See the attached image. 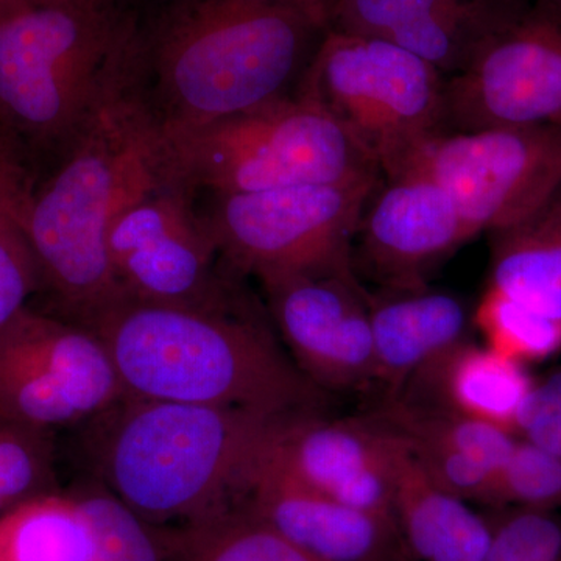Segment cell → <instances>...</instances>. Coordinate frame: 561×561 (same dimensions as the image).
<instances>
[{"mask_svg":"<svg viewBox=\"0 0 561 561\" xmlns=\"http://www.w3.org/2000/svg\"><path fill=\"white\" fill-rule=\"evenodd\" d=\"M83 327L105 343L124 397L272 416L317 413L319 387L253 301L217 312L121 300Z\"/></svg>","mask_w":561,"mask_h":561,"instance_id":"obj_1","label":"cell"},{"mask_svg":"<svg viewBox=\"0 0 561 561\" xmlns=\"http://www.w3.org/2000/svg\"><path fill=\"white\" fill-rule=\"evenodd\" d=\"M142 24L119 0L0 7V138L33 181L76 146L135 68Z\"/></svg>","mask_w":561,"mask_h":561,"instance_id":"obj_2","label":"cell"},{"mask_svg":"<svg viewBox=\"0 0 561 561\" xmlns=\"http://www.w3.org/2000/svg\"><path fill=\"white\" fill-rule=\"evenodd\" d=\"M142 27L135 83L160 130L294 94L328 32L297 11L243 0H181Z\"/></svg>","mask_w":561,"mask_h":561,"instance_id":"obj_3","label":"cell"},{"mask_svg":"<svg viewBox=\"0 0 561 561\" xmlns=\"http://www.w3.org/2000/svg\"><path fill=\"white\" fill-rule=\"evenodd\" d=\"M291 419L122 397L84 423V437L102 485L147 523L181 529L234 507Z\"/></svg>","mask_w":561,"mask_h":561,"instance_id":"obj_4","label":"cell"},{"mask_svg":"<svg viewBox=\"0 0 561 561\" xmlns=\"http://www.w3.org/2000/svg\"><path fill=\"white\" fill-rule=\"evenodd\" d=\"M135 72L136 65L69 153L33 181L25 208L41 291L57 316L80 324L122 300L106 236L117 210L153 169V124Z\"/></svg>","mask_w":561,"mask_h":561,"instance_id":"obj_5","label":"cell"},{"mask_svg":"<svg viewBox=\"0 0 561 561\" xmlns=\"http://www.w3.org/2000/svg\"><path fill=\"white\" fill-rule=\"evenodd\" d=\"M158 179L191 197L335 184L381 175L319 103L294 94L195 127H153Z\"/></svg>","mask_w":561,"mask_h":561,"instance_id":"obj_6","label":"cell"},{"mask_svg":"<svg viewBox=\"0 0 561 561\" xmlns=\"http://www.w3.org/2000/svg\"><path fill=\"white\" fill-rule=\"evenodd\" d=\"M446 77L404 47L328 31L297 94L328 111L386 176L445 127Z\"/></svg>","mask_w":561,"mask_h":561,"instance_id":"obj_7","label":"cell"},{"mask_svg":"<svg viewBox=\"0 0 561 561\" xmlns=\"http://www.w3.org/2000/svg\"><path fill=\"white\" fill-rule=\"evenodd\" d=\"M106 249L122 300L217 312L251 302L194 198L153 169L111 221Z\"/></svg>","mask_w":561,"mask_h":561,"instance_id":"obj_8","label":"cell"},{"mask_svg":"<svg viewBox=\"0 0 561 561\" xmlns=\"http://www.w3.org/2000/svg\"><path fill=\"white\" fill-rule=\"evenodd\" d=\"M379 181L381 175L192 198L232 272L264 279L351 260Z\"/></svg>","mask_w":561,"mask_h":561,"instance_id":"obj_9","label":"cell"},{"mask_svg":"<svg viewBox=\"0 0 561 561\" xmlns=\"http://www.w3.org/2000/svg\"><path fill=\"white\" fill-rule=\"evenodd\" d=\"M122 397L108 350L90 328L28 306L0 330V415L55 434Z\"/></svg>","mask_w":561,"mask_h":561,"instance_id":"obj_10","label":"cell"},{"mask_svg":"<svg viewBox=\"0 0 561 561\" xmlns=\"http://www.w3.org/2000/svg\"><path fill=\"white\" fill-rule=\"evenodd\" d=\"M404 168L419 169L448 192L471 238L491 234L526 219L559 190L561 127L440 131Z\"/></svg>","mask_w":561,"mask_h":561,"instance_id":"obj_11","label":"cell"},{"mask_svg":"<svg viewBox=\"0 0 561 561\" xmlns=\"http://www.w3.org/2000/svg\"><path fill=\"white\" fill-rule=\"evenodd\" d=\"M546 125L561 127V16L530 0L446 79L445 127Z\"/></svg>","mask_w":561,"mask_h":561,"instance_id":"obj_12","label":"cell"},{"mask_svg":"<svg viewBox=\"0 0 561 561\" xmlns=\"http://www.w3.org/2000/svg\"><path fill=\"white\" fill-rule=\"evenodd\" d=\"M280 341L302 375L324 390L375 386L370 295L353 260L260 279Z\"/></svg>","mask_w":561,"mask_h":561,"instance_id":"obj_13","label":"cell"},{"mask_svg":"<svg viewBox=\"0 0 561 561\" xmlns=\"http://www.w3.org/2000/svg\"><path fill=\"white\" fill-rule=\"evenodd\" d=\"M276 435L251 468L236 507L316 561H415L394 518L351 507L295 478L275 453Z\"/></svg>","mask_w":561,"mask_h":561,"instance_id":"obj_14","label":"cell"},{"mask_svg":"<svg viewBox=\"0 0 561 561\" xmlns=\"http://www.w3.org/2000/svg\"><path fill=\"white\" fill-rule=\"evenodd\" d=\"M356 238L362 260L386 289L423 287L440 262L472 239L448 192L413 168L379 181Z\"/></svg>","mask_w":561,"mask_h":561,"instance_id":"obj_15","label":"cell"},{"mask_svg":"<svg viewBox=\"0 0 561 561\" xmlns=\"http://www.w3.org/2000/svg\"><path fill=\"white\" fill-rule=\"evenodd\" d=\"M404 438L375 415L327 420L319 413L291 419L276 435L275 453L311 489L351 507L393 515L394 482Z\"/></svg>","mask_w":561,"mask_h":561,"instance_id":"obj_16","label":"cell"},{"mask_svg":"<svg viewBox=\"0 0 561 561\" xmlns=\"http://www.w3.org/2000/svg\"><path fill=\"white\" fill-rule=\"evenodd\" d=\"M375 386L397 397L424 368L468 341L472 316L448 291L386 289L370 295Z\"/></svg>","mask_w":561,"mask_h":561,"instance_id":"obj_17","label":"cell"},{"mask_svg":"<svg viewBox=\"0 0 561 561\" xmlns=\"http://www.w3.org/2000/svg\"><path fill=\"white\" fill-rule=\"evenodd\" d=\"M531 387L522 364L467 341L424 368L393 398L445 409L513 434Z\"/></svg>","mask_w":561,"mask_h":561,"instance_id":"obj_18","label":"cell"},{"mask_svg":"<svg viewBox=\"0 0 561 561\" xmlns=\"http://www.w3.org/2000/svg\"><path fill=\"white\" fill-rule=\"evenodd\" d=\"M393 515L415 561H483L493 541V519L435 485L409 448L398 467Z\"/></svg>","mask_w":561,"mask_h":561,"instance_id":"obj_19","label":"cell"},{"mask_svg":"<svg viewBox=\"0 0 561 561\" xmlns=\"http://www.w3.org/2000/svg\"><path fill=\"white\" fill-rule=\"evenodd\" d=\"M491 236L490 286L561 321V184L526 219Z\"/></svg>","mask_w":561,"mask_h":561,"instance_id":"obj_20","label":"cell"},{"mask_svg":"<svg viewBox=\"0 0 561 561\" xmlns=\"http://www.w3.org/2000/svg\"><path fill=\"white\" fill-rule=\"evenodd\" d=\"M92 537L73 494L58 491L0 516V561H91Z\"/></svg>","mask_w":561,"mask_h":561,"instance_id":"obj_21","label":"cell"},{"mask_svg":"<svg viewBox=\"0 0 561 561\" xmlns=\"http://www.w3.org/2000/svg\"><path fill=\"white\" fill-rule=\"evenodd\" d=\"M32 186V172L0 138V330L41 291L38 264L24 227Z\"/></svg>","mask_w":561,"mask_h":561,"instance_id":"obj_22","label":"cell"},{"mask_svg":"<svg viewBox=\"0 0 561 561\" xmlns=\"http://www.w3.org/2000/svg\"><path fill=\"white\" fill-rule=\"evenodd\" d=\"M373 415L405 442L453 449L479 461L494 474L500 472L516 445L512 432L493 424L401 398H387Z\"/></svg>","mask_w":561,"mask_h":561,"instance_id":"obj_23","label":"cell"},{"mask_svg":"<svg viewBox=\"0 0 561 561\" xmlns=\"http://www.w3.org/2000/svg\"><path fill=\"white\" fill-rule=\"evenodd\" d=\"M168 561H316L241 507L171 529Z\"/></svg>","mask_w":561,"mask_h":561,"instance_id":"obj_24","label":"cell"},{"mask_svg":"<svg viewBox=\"0 0 561 561\" xmlns=\"http://www.w3.org/2000/svg\"><path fill=\"white\" fill-rule=\"evenodd\" d=\"M92 537L91 561H168L171 529L140 518L101 482L73 491Z\"/></svg>","mask_w":561,"mask_h":561,"instance_id":"obj_25","label":"cell"},{"mask_svg":"<svg viewBox=\"0 0 561 561\" xmlns=\"http://www.w3.org/2000/svg\"><path fill=\"white\" fill-rule=\"evenodd\" d=\"M486 348L523 364L548 359L561 350V321L513 300L490 286L472 312Z\"/></svg>","mask_w":561,"mask_h":561,"instance_id":"obj_26","label":"cell"},{"mask_svg":"<svg viewBox=\"0 0 561 561\" xmlns=\"http://www.w3.org/2000/svg\"><path fill=\"white\" fill-rule=\"evenodd\" d=\"M51 491L54 434L0 415V516Z\"/></svg>","mask_w":561,"mask_h":561,"instance_id":"obj_27","label":"cell"},{"mask_svg":"<svg viewBox=\"0 0 561 561\" xmlns=\"http://www.w3.org/2000/svg\"><path fill=\"white\" fill-rule=\"evenodd\" d=\"M515 504L530 511L561 505V457L524 438L516 440L494 479L491 505Z\"/></svg>","mask_w":561,"mask_h":561,"instance_id":"obj_28","label":"cell"},{"mask_svg":"<svg viewBox=\"0 0 561 561\" xmlns=\"http://www.w3.org/2000/svg\"><path fill=\"white\" fill-rule=\"evenodd\" d=\"M472 0H334L328 31L390 38Z\"/></svg>","mask_w":561,"mask_h":561,"instance_id":"obj_29","label":"cell"},{"mask_svg":"<svg viewBox=\"0 0 561 561\" xmlns=\"http://www.w3.org/2000/svg\"><path fill=\"white\" fill-rule=\"evenodd\" d=\"M483 561H561V519L530 508L493 519V541Z\"/></svg>","mask_w":561,"mask_h":561,"instance_id":"obj_30","label":"cell"},{"mask_svg":"<svg viewBox=\"0 0 561 561\" xmlns=\"http://www.w3.org/2000/svg\"><path fill=\"white\" fill-rule=\"evenodd\" d=\"M516 431L561 457V371L531 387L516 420Z\"/></svg>","mask_w":561,"mask_h":561,"instance_id":"obj_31","label":"cell"},{"mask_svg":"<svg viewBox=\"0 0 561 561\" xmlns=\"http://www.w3.org/2000/svg\"><path fill=\"white\" fill-rule=\"evenodd\" d=\"M243 2L260 3V5L278 7L297 11L302 16L321 25V27H330V9H328V0H243Z\"/></svg>","mask_w":561,"mask_h":561,"instance_id":"obj_32","label":"cell"},{"mask_svg":"<svg viewBox=\"0 0 561 561\" xmlns=\"http://www.w3.org/2000/svg\"><path fill=\"white\" fill-rule=\"evenodd\" d=\"M119 2L130 13L135 14L142 24H147V22L157 20L160 14L171 9L175 3L181 2V0H119Z\"/></svg>","mask_w":561,"mask_h":561,"instance_id":"obj_33","label":"cell"},{"mask_svg":"<svg viewBox=\"0 0 561 561\" xmlns=\"http://www.w3.org/2000/svg\"><path fill=\"white\" fill-rule=\"evenodd\" d=\"M531 2L538 3V5L545 7V9L551 10L561 16V0H531Z\"/></svg>","mask_w":561,"mask_h":561,"instance_id":"obj_34","label":"cell"},{"mask_svg":"<svg viewBox=\"0 0 561 561\" xmlns=\"http://www.w3.org/2000/svg\"><path fill=\"white\" fill-rule=\"evenodd\" d=\"M10 0H0V7H3L5 5V3H9Z\"/></svg>","mask_w":561,"mask_h":561,"instance_id":"obj_35","label":"cell"},{"mask_svg":"<svg viewBox=\"0 0 561 561\" xmlns=\"http://www.w3.org/2000/svg\"><path fill=\"white\" fill-rule=\"evenodd\" d=\"M334 2V0H328V9H331V3ZM330 28V27H328Z\"/></svg>","mask_w":561,"mask_h":561,"instance_id":"obj_36","label":"cell"}]
</instances>
